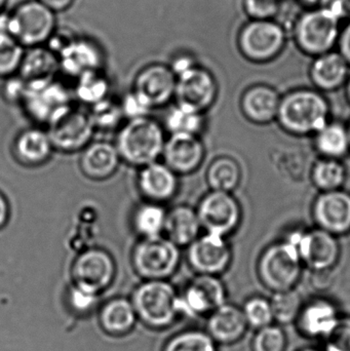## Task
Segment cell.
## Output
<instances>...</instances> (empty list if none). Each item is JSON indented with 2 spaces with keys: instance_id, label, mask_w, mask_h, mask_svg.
I'll return each instance as SVG.
<instances>
[{
  "instance_id": "cell-1",
  "label": "cell",
  "mask_w": 350,
  "mask_h": 351,
  "mask_svg": "<svg viewBox=\"0 0 350 351\" xmlns=\"http://www.w3.org/2000/svg\"><path fill=\"white\" fill-rule=\"evenodd\" d=\"M330 104L316 88H297L282 96L277 121L298 137L314 135L329 121Z\"/></svg>"
},
{
  "instance_id": "cell-2",
  "label": "cell",
  "mask_w": 350,
  "mask_h": 351,
  "mask_svg": "<svg viewBox=\"0 0 350 351\" xmlns=\"http://www.w3.org/2000/svg\"><path fill=\"white\" fill-rule=\"evenodd\" d=\"M340 21L329 8H308L292 24L297 49L312 58L335 51L341 32Z\"/></svg>"
},
{
  "instance_id": "cell-3",
  "label": "cell",
  "mask_w": 350,
  "mask_h": 351,
  "mask_svg": "<svg viewBox=\"0 0 350 351\" xmlns=\"http://www.w3.org/2000/svg\"><path fill=\"white\" fill-rule=\"evenodd\" d=\"M164 143V130L160 123L146 117L127 121L119 130L115 146L121 160L143 168L158 162Z\"/></svg>"
},
{
  "instance_id": "cell-4",
  "label": "cell",
  "mask_w": 350,
  "mask_h": 351,
  "mask_svg": "<svg viewBox=\"0 0 350 351\" xmlns=\"http://www.w3.org/2000/svg\"><path fill=\"white\" fill-rule=\"evenodd\" d=\"M303 267L295 243L288 239L268 245L261 253L257 274L261 285L275 294L296 289Z\"/></svg>"
},
{
  "instance_id": "cell-5",
  "label": "cell",
  "mask_w": 350,
  "mask_h": 351,
  "mask_svg": "<svg viewBox=\"0 0 350 351\" xmlns=\"http://www.w3.org/2000/svg\"><path fill=\"white\" fill-rule=\"evenodd\" d=\"M287 43V29L277 20H249L236 37L240 55L254 64L275 61L285 51Z\"/></svg>"
},
{
  "instance_id": "cell-6",
  "label": "cell",
  "mask_w": 350,
  "mask_h": 351,
  "mask_svg": "<svg viewBox=\"0 0 350 351\" xmlns=\"http://www.w3.org/2000/svg\"><path fill=\"white\" fill-rule=\"evenodd\" d=\"M179 296L174 287L166 280H146L137 287L132 304L137 317L155 329L168 327L180 315Z\"/></svg>"
},
{
  "instance_id": "cell-7",
  "label": "cell",
  "mask_w": 350,
  "mask_h": 351,
  "mask_svg": "<svg viewBox=\"0 0 350 351\" xmlns=\"http://www.w3.org/2000/svg\"><path fill=\"white\" fill-rule=\"evenodd\" d=\"M180 260V247L164 235L141 239L132 253L134 269L146 280H166L178 269Z\"/></svg>"
},
{
  "instance_id": "cell-8",
  "label": "cell",
  "mask_w": 350,
  "mask_h": 351,
  "mask_svg": "<svg viewBox=\"0 0 350 351\" xmlns=\"http://www.w3.org/2000/svg\"><path fill=\"white\" fill-rule=\"evenodd\" d=\"M55 31V12L38 0L23 2L10 14V36L22 47H40Z\"/></svg>"
},
{
  "instance_id": "cell-9",
  "label": "cell",
  "mask_w": 350,
  "mask_h": 351,
  "mask_svg": "<svg viewBox=\"0 0 350 351\" xmlns=\"http://www.w3.org/2000/svg\"><path fill=\"white\" fill-rule=\"evenodd\" d=\"M201 228L205 233L227 239L240 226L242 208L236 196L226 192L210 191L197 208Z\"/></svg>"
},
{
  "instance_id": "cell-10",
  "label": "cell",
  "mask_w": 350,
  "mask_h": 351,
  "mask_svg": "<svg viewBox=\"0 0 350 351\" xmlns=\"http://www.w3.org/2000/svg\"><path fill=\"white\" fill-rule=\"evenodd\" d=\"M22 104L31 119L47 125L72 107L67 88L53 78L27 82Z\"/></svg>"
},
{
  "instance_id": "cell-11",
  "label": "cell",
  "mask_w": 350,
  "mask_h": 351,
  "mask_svg": "<svg viewBox=\"0 0 350 351\" xmlns=\"http://www.w3.org/2000/svg\"><path fill=\"white\" fill-rule=\"evenodd\" d=\"M290 239L295 243L304 267L316 274L330 271L340 259L338 239L318 227L295 233Z\"/></svg>"
},
{
  "instance_id": "cell-12",
  "label": "cell",
  "mask_w": 350,
  "mask_h": 351,
  "mask_svg": "<svg viewBox=\"0 0 350 351\" xmlns=\"http://www.w3.org/2000/svg\"><path fill=\"white\" fill-rule=\"evenodd\" d=\"M116 274L114 259L106 250L86 247L80 252L72 264L73 285L88 292L100 295L106 290Z\"/></svg>"
},
{
  "instance_id": "cell-13",
  "label": "cell",
  "mask_w": 350,
  "mask_h": 351,
  "mask_svg": "<svg viewBox=\"0 0 350 351\" xmlns=\"http://www.w3.org/2000/svg\"><path fill=\"white\" fill-rule=\"evenodd\" d=\"M227 289L219 276L197 274L179 296V313L191 319L209 317L227 303Z\"/></svg>"
},
{
  "instance_id": "cell-14",
  "label": "cell",
  "mask_w": 350,
  "mask_h": 351,
  "mask_svg": "<svg viewBox=\"0 0 350 351\" xmlns=\"http://www.w3.org/2000/svg\"><path fill=\"white\" fill-rule=\"evenodd\" d=\"M95 131L90 112L70 107L49 123L47 132L53 149L73 154L84 150L90 143Z\"/></svg>"
},
{
  "instance_id": "cell-15",
  "label": "cell",
  "mask_w": 350,
  "mask_h": 351,
  "mask_svg": "<svg viewBox=\"0 0 350 351\" xmlns=\"http://www.w3.org/2000/svg\"><path fill=\"white\" fill-rule=\"evenodd\" d=\"M218 82L207 68L195 65L177 76L175 98L177 105L205 113L211 108L218 97Z\"/></svg>"
},
{
  "instance_id": "cell-16",
  "label": "cell",
  "mask_w": 350,
  "mask_h": 351,
  "mask_svg": "<svg viewBox=\"0 0 350 351\" xmlns=\"http://www.w3.org/2000/svg\"><path fill=\"white\" fill-rule=\"evenodd\" d=\"M187 261L201 276H220L229 268L232 252L225 237L219 235H199L187 250Z\"/></svg>"
},
{
  "instance_id": "cell-17",
  "label": "cell",
  "mask_w": 350,
  "mask_h": 351,
  "mask_svg": "<svg viewBox=\"0 0 350 351\" xmlns=\"http://www.w3.org/2000/svg\"><path fill=\"white\" fill-rule=\"evenodd\" d=\"M341 317L342 313L334 300L314 297L303 303L294 326L302 337L325 341L334 331Z\"/></svg>"
},
{
  "instance_id": "cell-18",
  "label": "cell",
  "mask_w": 350,
  "mask_h": 351,
  "mask_svg": "<svg viewBox=\"0 0 350 351\" xmlns=\"http://www.w3.org/2000/svg\"><path fill=\"white\" fill-rule=\"evenodd\" d=\"M316 227L334 237L350 231V193L345 190L321 192L312 204Z\"/></svg>"
},
{
  "instance_id": "cell-19",
  "label": "cell",
  "mask_w": 350,
  "mask_h": 351,
  "mask_svg": "<svg viewBox=\"0 0 350 351\" xmlns=\"http://www.w3.org/2000/svg\"><path fill=\"white\" fill-rule=\"evenodd\" d=\"M176 86L177 77L170 66L154 63L137 74L133 92L153 109L172 100Z\"/></svg>"
},
{
  "instance_id": "cell-20",
  "label": "cell",
  "mask_w": 350,
  "mask_h": 351,
  "mask_svg": "<svg viewBox=\"0 0 350 351\" xmlns=\"http://www.w3.org/2000/svg\"><path fill=\"white\" fill-rule=\"evenodd\" d=\"M205 156V145L199 136L171 135L162 156L164 164L177 175H188L201 166Z\"/></svg>"
},
{
  "instance_id": "cell-21",
  "label": "cell",
  "mask_w": 350,
  "mask_h": 351,
  "mask_svg": "<svg viewBox=\"0 0 350 351\" xmlns=\"http://www.w3.org/2000/svg\"><path fill=\"white\" fill-rule=\"evenodd\" d=\"M282 96L273 86L257 84L249 86L240 97V110L244 117L256 125L277 121Z\"/></svg>"
},
{
  "instance_id": "cell-22",
  "label": "cell",
  "mask_w": 350,
  "mask_h": 351,
  "mask_svg": "<svg viewBox=\"0 0 350 351\" xmlns=\"http://www.w3.org/2000/svg\"><path fill=\"white\" fill-rule=\"evenodd\" d=\"M350 67L338 51L312 58L308 70L310 82L321 93L334 92L345 86L350 77Z\"/></svg>"
},
{
  "instance_id": "cell-23",
  "label": "cell",
  "mask_w": 350,
  "mask_h": 351,
  "mask_svg": "<svg viewBox=\"0 0 350 351\" xmlns=\"http://www.w3.org/2000/svg\"><path fill=\"white\" fill-rule=\"evenodd\" d=\"M249 326L242 308L225 303L208 317L207 333L219 346H232L246 336Z\"/></svg>"
},
{
  "instance_id": "cell-24",
  "label": "cell",
  "mask_w": 350,
  "mask_h": 351,
  "mask_svg": "<svg viewBox=\"0 0 350 351\" xmlns=\"http://www.w3.org/2000/svg\"><path fill=\"white\" fill-rule=\"evenodd\" d=\"M138 188L147 202L162 204L176 195L179 188L178 175L164 162H155L141 168Z\"/></svg>"
},
{
  "instance_id": "cell-25",
  "label": "cell",
  "mask_w": 350,
  "mask_h": 351,
  "mask_svg": "<svg viewBox=\"0 0 350 351\" xmlns=\"http://www.w3.org/2000/svg\"><path fill=\"white\" fill-rule=\"evenodd\" d=\"M60 69L72 77H80L88 72L99 71L103 55L98 45L88 39L73 38L58 55Z\"/></svg>"
},
{
  "instance_id": "cell-26",
  "label": "cell",
  "mask_w": 350,
  "mask_h": 351,
  "mask_svg": "<svg viewBox=\"0 0 350 351\" xmlns=\"http://www.w3.org/2000/svg\"><path fill=\"white\" fill-rule=\"evenodd\" d=\"M121 160L116 146L108 142H94L82 150L80 170L88 179L102 181L116 173Z\"/></svg>"
},
{
  "instance_id": "cell-27",
  "label": "cell",
  "mask_w": 350,
  "mask_h": 351,
  "mask_svg": "<svg viewBox=\"0 0 350 351\" xmlns=\"http://www.w3.org/2000/svg\"><path fill=\"white\" fill-rule=\"evenodd\" d=\"M201 229L197 210L191 206H175L166 214L164 237L179 247L190 245L201 235Z\"/></svg>"
},
{
  "instance_id": "cell-28",
  "label": "cell",
  "mask_w": 350,
  "mask_h": 351,
  "mask_svg": "<svg viewBox=\"0 0 350 351\" xmlns=\"http://www.w3.org/2000/svg\"><path fill=\"white\" fill-rule=\"evenodd\" d=\"M53 146L47 131L32 128L23 131L14 140V154L24 166L45 164L53 154Z\"/></svg>"
},
{
  "instance_id": "cell-29",
  "label": "cell",
  "mask_w": 350,
  "mask_h": 351,
  "mask_svg": "<svg viewBox=\"0 0 350 351\" xmlns=\"http://www.w3.org/2000/svg\"><path fill=\"white\" fill-rule=\"evenodd\" d=\"M60 69L59 58L49 47H30L21 64V77L26 82L53 80Z\"/></svg>"
},
{
  "instance_id": "cell-30",
  "label": "cell",
  "mask_w": 350,
  "mask_h": 351,
  "mask_svg": "<svg viewBox=\"0 0 350 351\" xmlns=\"http://www.w3.org/2000/svg\"><path fill=\"white\" fill-rule=\"evenodd\" d=\"M314 136V147L322 158L342 160L350 152L347 127L338 121H328Z\"/></svg>"
},
{
  "instance_id": "cell-31",
  "label": "cell",
  "mask_w": 350,
  "mask_h": 351,
  "mask_svg": "<svg viewBox=\"0 0 350 351\" xmlns=\"http://www.w3.org/2000/svg\"><path fill=\"white\" fill-rule=\"evenodd\" d=\"M136 319L137 315L133 304L125 298L108 301L100 313V324L103 330L113 336L129 333L135 326Z\"/></svg>"
},
{
  "instance_id": "cell-32",
  "label": "cell",
  "mask_w": 350,
  "mask_h": 351,
  "mask_svg": "<svg viewBox=\"0 0 350 351\" xmlns=\"http://www.w3.org/2000/svg\"><path fill=\"white\" fill-rule=\"evenodd\" d=\"M205 180L211 191L234 193L242 180V169L234 158L221 156L211 162Z\"/></svg>"
},
{
  "instance_id": "cell-33",
  "label": "cell",
  "mask_w": 350,
  "mask_h": 351,
  "mask_svg": "<svg viewBox=\"0 0 350 351\" xmlns=\"http://www.w3.org/2000/svg\"><path fill=\"white\" fill-rule=\"evenodd\" d=\"M166 214L168 212L162 204L144 202L134 213V229L142 239L160 237L164 233Z\"/></svg>"
},
{
  "instance_id": "cell-34",
  "label": "cell",
  "mask_w": 350,
  "mask_h": 351,
  "mask_svg": "<svg viewBox=\"0 0 350 351\" xmlns=\"http://www.w3.org/2000/svg\"><path fill=\"white\" fill-rule=\"evenodd\" d=\"M347 172L340 160L322 158L312 167L310 179L321 192L342 189L347 181Z\"/></svg>"
},
{
  "instance_id": "cell-35",
  "label": "cell",
  "mask_w": 350,
  "mask_h": 351,
  "mask_svg": "<svg viewBox=\"0 0 350 351\" xmlns=\"http://www.w3.org/2000/svg\"><path fill=\"white\" fill-rule=\"evenodd\" d=\"M166 127L171 135L199 136L205 127L203 113L176 105L166 115Z\"/></svg>"
},
{
  "instance_id": "cell-36",
  "label": "cell",
  "mask_w": 350,
  "mask_h": 351,
  "mask_svg": "<svg viewBox=\"0 0 350 351\" xmlns=\"http://www.w3.org/2000/svg\"><path fill=\"white\" fill-rule=\"evenodd\" d=\"M271 302L275 324L286 327V326L295 325L304 301L299 292L294 289V290L273 294Z\"/></svg>"
},
{
  "instance_id": "cell-37",
  "label": "cell",
  "mask_w": 350,
  "mask_h": 351,
  "mask_svg": "<svg viewBox=\"0 0 350 351\" xmlns=\"http://www.w3.org/2000/svg\"><path fill=\"white\" fill-rule=\"evenodd\" d=\"M77 80L75 94L82 102L94 106L108 98L109 84L100 72H88Z\"/></svg>"
},
{
  "instance_id": "cell-38",
  "label": "cell",
  "mask_w": 350,
  "mask_h": 351,
  "mask_svg": "<svg viewBox=\"0 0 350 351\" xmlns=\"http://www.w3.org/2000/svg\"><path fill=\"white\" fill-rule=\"evenodd\" d=\"M164 351H219L215 340L205 331L188 330L174 336Z\"/></svg>"
},
{
  "instance_id": "cell-39",
  "label": "cell",
  "mask_w": 350,
  "mask_h": 351,
  "mask_svg": "<svg viewBox=\"0 0 350 351\" xmlns=\"http://www.w3.org/2000/svg\"><path fill=\"white\" fill-rule=\"evenodd\" d=\"M242 308L249 328L262 329L275 324L271 299L263 296H252L245 301Z\"/></svg>"
},
{
  "instance_id": "cell-40",
  "label": "cell",
  "mask_w": 350,
  "mask_h": 351,
  "mask_svg": "<svg viewBox=\"0 0 350 351\" xmlns=\"http://www.w3.org/2000/svg\"><path fill=\"white\" fill-rule=\"evenodd\" d=\"M287 348V333L277 324L256 330L251 341V351H286Z\"/></svg>"
},
{
  "instance_id": "cell-41",
  "label": "cell",
  "mask_w": 350,
  "mask_h": 351,
  "mask_svg": "<svg viewBox=\"0 0 350 351\" xmlns=\"http://www.w3.org/2000/svg\"><path fill=\"white\" fill-rule=\"evenodd\" d=\"M24 47L10 35L0 38V78H10L20 70Z\"/></svg>"
},
{
  "instance_id": "cell-42",
  "label": "cell",
  "mask_w": 350,
  "mask_h": 351,
  "mask_svg": "<svg viewBox=\"0 0 350 351\" xmlns=\"http://www.w3.org/2000/svg\"><path fill=\"white\" fill-rule=\"evenodd\" d=\"M90 115L95 128L103 130L114 129L125 117L121 103L113 102L108 98L92 106Z\"/></svg>"
},
{
  "instance_id": "cell-43",
  "label": "cell",
  "mask_w": 350,
  "mask_h": 351,
  "mask_svg": "<svg viewBox=\"0 0 350 351\" xmlns=\"http://www.w3.org/2000/svg\"><path fill=\"white\" fill-rule=\"evenodd\" d=\"M282 0H242V10L249 20H277Z\"/></svg>"
},
{
  "instance_id": "cell-44",
  "label": "cell",
  "mask_w": 350,
  "mask_h": 351,
  "mask_svg": "<svg viewBox=\"0 0 350 351\" xmlns=\"http://www.w3.org/2000/svg\"><path fill=\"white\" fill-rule=\"evenodd\" d=\"M324 351H350V315H343L325 340Z\"/></svg>"
},
{
  "instance_id": "cell-45",
  "label": "cell",
  "mask_w": 350,
  "mask_h": 351,
  "mask_svg": "<svg viewBox=\"0 0 350 351\" xmlns=\"http://www.w3.org/2000/svg\"><path fill=\"white\" fill-rule=\"evenodd\" d=\"M99 295L88 292L79 287L72 285L68 293V302L72 311L86 313L92 311L98 302Z\"/></svg>"
},
{
  "instance_id": "cell-46",
  "label": "cell",
  "mask_w": 350,
  "mask_h": 351,
  "mask_svg": "<svg viewBox=\"0 0 350 351\" xmlns=\"http://www.w3.org/2000/svg\"><path fill=\"white\" fill-rule=\"evenodd\" d=\"M121 110H123V117H127L129 121L131 119H141V117H148L149 111L152 110L149 105L146 104L139 96L132 92L127 95L121 103Z\"/></svg>"
},
{
  "instance_id": "cell-47",
  "label": "cell",
  "mask_w": 350,
  "mask_h": 351,
  "mask_svg": "<svg viewBox=\"0 0 350 351\" xmlns=\"http://www.w3.org/2000/svg\"><path fill=\"white\" fill-rule=\"evenodd\" d=\"M26 88L27 82L22 77L12 76V77L8 78V82L4 84V98L12 101V102H22Z\"/></svg>"
},
{
  "instance_id": "cell-48",
  "label": "cell",
  "mask_w": 350,
  "mask_h": 351,
  "mask_svg": "<svg viewBox=\"0 0 350 351\" xmlns=\"http://www.w3.org/2000/svg\"><path fill=\"white\" fill-rule=\"evenodd\" d=\"M337 51L345 58L350 67V23L345 24V26L341 28L338 43H337Z\"/></svg>"
},
{
  "instance_id": "cell-49",
  "label": "cell",
  "mask_w": 350,
  "mask_h": 351,
  "mask_svg": "<svg viewBox=\"0 0 350 351\" xmlns=\"http://www.w3.org/2000/svg\"><path fill=\"white\" fill-rule=\"evenodd\" d=\"M341 24L350 23V0H333L328 6Z\"/></svg>"
},
{
  "instance_id": "cell-50",
  "label": "cell",
  "mask_w": 350,
  "mask_h": 351,
  "mask_svg": "<svg viewBox=\"0 0 350 351\" xmlns=\"http://www.w3.org/2000/svg\"><path fill=\"white\" fill-rule=\"evenodd\" d=\"M195 65H197V63H195L192 57L188 55H181L178 56V57L173 61L171 69H172V71L174 72L177 77V76L190 69V68L193 67Z\"/></svg>"
},
{
  "instance_id": "cell-51",
  "label": "cell",
  "mask_w": 350,
  "mask_h": 351,
  "mask_svg": "<svg viewBox=\"0 0 350 351\" xmlns=\"http://www.w3.org/2000/svg\"><path fill=\"white\" fill-rule=\"evenodd\" d=\"M53 12H64L73 4L74 0H38Z\"/></svg>"
},
{
  "instance_id": "cell-52",
  "label": "cell",
  "mask_w": 350,
  "mask_h": 351,
  "mask_svg": "<svg viewBox=\"0 0 350 351\" xmlns=\"http://www.w3.org/2000/svg\"><path fill=\"white\" fill-rule=\"evenodd\" d=\"M10 204L6 199L5 195L0 191V229L5 227L10 220Z\"/></svg>"
},
{
  "instance_id": "cell-53",
  "label": "cell",
  "mask_w": 350,
  "mask_h": 351,
  "mask_svg": "<svg viewBox=\"0 0 350 351\" xmlns=\"http://www.w3.org/2000/svg\"><path fill=\"white\" fill-rule=\"evenodd\" d=\"M300 5L308 8H328L333 0H295Z\"/></svg>"
},
{
  "instance_id": "cell-54",
  "label": "cell",
  "mask_w": 350,
  "mask_h": 351,
  "mask_svg": "<svg viewBox=\"0 0 350 351\" xmlns=\"http://www.w3.org/2000/svg\"><path fill=\"white\" fill-rule=\"evenodd\" d=\"M10 34V16L0 14V38L8 36Z\"/></svg>"
},
{
  "instance_id": "cell-55",
  "label": "cell",
  "mask_w": 350,
  "mask_h": 351,
  "mask_svg": "<svg viewBox=\"0 0 350 351\" xmlns=\"http://www.w3.org/2000/svg\"><path fill=\"white\" fill-rule=\"evenodd\" d=\"M345 94H347V98L350 104V77L347 80V84H345Z\"/></svg>"
},
{
  "instance_id": "cell-56",
  "label": "cell",
  "mask_w": 350,
  "mask_h": 351,
  "mask_svg": "<svg viewBox=\"0 0 350 351\" xmlns=\"http://www.w3.org/2000/svg\"><path fill=\"white\" fill-rule=\"evenodd\" d=\"M298 351H324V350H318V348H303V350H300Z\"/></svg>"
},
{
  "instance_id": "cell-57",
  "label": "cell",
  "mask_w": 350,
  "mask_h": 351,
  "mask_svg": "<svg viewBox=\"0 0 350 351\" xmlns=\"http://www.w3.org/2000/svg\"><path fill=\"white\" fill-rule=\"evenodd\" d=\"M6 1H8V0H0V14H1L2 10H3L4 6H5Z\"/></svg>"
},
{
  "instance_id": "cell-58",
  "label": "cell",
  "mask_w": 350,
  "mask_h": 351,
  "mask_svg": "<svg viewBox=\"0 0 350 351\" xmlns=\"http://www.w3.org/2000/svg\"><path fill=\"white\" fill-rule=\"evenodd\" d=\"M347 132H349V143H350V121H349V125H347Z\"/></svg>"
}]
</instances>
